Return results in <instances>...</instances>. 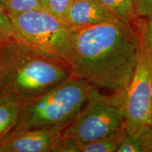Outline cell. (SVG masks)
Instances as JSON below:
<instances>
[{
    "label": "cell",
    "mask_w": 152,
    "mask_h": 152,
    "mask_svg": "<svg viewBox=\"0 0 152 152\" xmlns=\"http://www.w3.org/2000/svg\"><path fill=\"white\" fill-rule=\"evenodd\" d=\"M65 128H33L11 132L0 140V152H56Z\"/></svg>",
    "instance_id": "7"
},
{
    "label": "cell",
    "mask_w": 152,
    "mask_h": 152,
    "mask_svg": "<svg viewBox=\"0 0 152 152\" xmlns=\"http://www.w3.org/2000/svg\"><path fill=\"white\" fill-rule=\"evenodd\" d=\"M0 8L9 16L44 9L42 0H0Z\"/></svg>",
    "instance_id": "13"
},
{
    "label": "cell",
    "mask_w": 152,
    "mask_h": 152,
    "mask_svg": "<svg viewBox=\"0 0 152 152\" xmlns=\"http://www.w3.org/2000/svg\"><path fill=\"white\" fill-rule=\"evenodd\" d=\"M137 59L127 90L124 127L128 134L142 127L152 126V57L147 40L140 28Z\"/></svg>",
    "instance_id": "6"
},
{
    "label": "cell",
    "mask_w": 152,
    "mask_h": 152,
    "mask_svg": "<svg viewBox=\"0 0 152 152\" xmlns=\"http://www.w3.org/2000/svg\"><path fill=\"white\" fill-rule=\"evenodd\" d=\"M136 24L145 37L152 57V13L147 17H139Z\"/></svg>",
    "instance_id": "16"
},
{
    "label": "cell",
    "mask_w": 152,
    "mask_h": 152,
    "mask_svg": "<svg viewBox=\"0 0 152 152\" xmlns=\"http://www.w3.org/2000/svg\"><path fill=\"white\" fill-rule=\"evenodd\" d=\"M127 90L100 94L96 89L63 131V137L87 143L109 135L124 126Z\"/></svg>",
    "instance_id": "5"
},
{
    "label": "cell",
    "mask_w": 152,
    "mask_h": 152,
    "mask_svg": "<svg viewBox=\"0 0 152 152\" xmlns=\"http://www.w3.org/2000/svg\"><path fill=\"white\" fill-rule=\"evenodd\" d=\"M64 21L71 28L86 27L104 23L125 22L106 9L97 0H73Z\"/></svg>",
    "instance_id": "8"
},
{
    "label": "cell",
    "mask_w": 152,
    "mask_h": 152,
    "mask_svg": "<svg viewBox=\"0 0 152 152\" xmlns=\"http://www.w3.org/2000/svg\"><path fill=\"white\" fill-rule=\"evenodd\" d=\"M102 6L118 18L134 25L138 19L134 0H97Z\"/></svg>",
    "instance_id": "12"
},
{
    "label": "cell",
    "mask_w": 152,
    "mask_h": 152,
    "mask_svg": "<svg viewBox=\"0 0 152 152\" xmlns=\"http://www.w3.org/2000/svg\"><path fill=\"white\" fill-rule=\"evenodd\" d=\"M138 17H147L152 13V0H134Z\"/></svg>",
    "instance_id": "17"
},
{
    "label": "cell",
    "mask_w": 152,
    "mask_h": 152,
    "mask_svg": "<svg viewBox=\"0 0 152 152\" xmlns=\"http://www.w3.org/2000/svg\"><path fill=\"white\" fill-rule=\"evenodd\" d=\"M127 134L125 127L123 126L105 137L87 143L63 137L56 152H116Z\"/></svg>",
    "instance_id": "9"
},
{
    "label": "cell",
    "mask_w": 152,
    "mask_h": 152,
    "mask_svg": "<svg viewBox=\"0 0 152 152\" xmlns=\"http://www.w3.org/2000/svg\"><path fill=\"white\" fill-rule=\"evenodd\" d=\"M2 43L3 42H0V90H1V82H2V78H3V71H4L3 58H2Z\"/></svg>",
    "instance_id": "18"
},
{
    "label": "cell",
    "mask_w": 152,
    "mask_h": 152,
    "mask_svg": "<svg viewBox=\"0 0 152 152\" xmlns=\"http://www.w3.org/2000/svg\"><path fill=\"white\" fill-rule=\"evenodd\" d=\"M77 1H91V0H77Z\"/></svg>",
    "instance_id": "19"
},
{
    "label": "cell",
    "mask_w": 152,
    "mask_h": 152,
    "mask_svg": "<svg viewBox=\"0 0 152 152\" xmlns=\"http://www.w3.org/2000/svg\"><path fill=\"white\" fill-rule=\"evenodd\" d=\"M135 24L104 23L72 28L71 71L96 89L128 90L138 52Z\"/></svg>",
    "instance_id": "1"
},
{
    "label": "cell",
    "mask_w": 152,
    "mask_h": 152,
    "mask_svg": "<svg viewBox=\"0 0 152 152\" xmlns=\"http://www.w3.org/2000/svg\"><path fill=\"white\" fill-rule=\"evenodd\" d=\"M9 17L16 39L71 70L72 28L64 20L45 9Z\"/></svg>",
    "instance_id": "4"
},
{
    "label": "cell",
    "mask_w": 152,
    "mask_h": 152,
    "mask_svg": "<svg viewBox=\"0 0 152 152\" xmlns=\"http://www.w3.org/2000/svg\"><path fill=\"white\" fill-rule=\"evenodd\" d=\"M3 78L0 96L20 105L73 75L71 70L14 37L2 43Z\"/></svg>",
    "instance_id": "2"
},
{
    "label": "cell",
    "mask_w": 152,
    "mask_h": 152,
    "mask_svg": "<svg viewBox=\"0 0 152 152\" xmlns=\"http://www.w3.org/2000/svg\"><path fill=\"white\" fill-rule=\"evenodd\" d=\"M116 152H152V126L142 127L127 134Z\"/></svg>",
    "instance_id": "11"
},
{
    "label": "cell",
    "mask_w": 152,
    "mask_h": 152,
    "mask_svg": "<svg viewBox=\"0 0 152 152\" xmlns=\"http://www.w3.org/2000/svg\"><path fill=\"white\" fill-rule=\"evenodd\" d=\"M14 37V28L11 19L0 8V42L7 41Z\"/></svg>",
    "instance_id": "15"
},
{
    "label": "cell",
    "mask_w": 152,
    "mask_h": 152,
    "mask_svg": "<svg viewBox=\"0 0 152 152\" xmlns=\"http://www.w3.org/2000/svg\"><path fill=\"white\" fill-rule=\"evenodd\" d=\"M73 0H42L43 9L64 20Z\"/></svg>",
    "instance_id": "14"
},
{
    "label": "cell",
    "mask_w": 152,
    "mask_h": 152,
    "mask_svg": "<svg viewBox=\"0 0 152 152\" xmlns=\"http://www.w3.org/2000/svg\"><path fill=\"white\" fill-rule=\"evenodd\" d=\"M96 89L87 81L72 75L23 104L18 123L11 132L33 128H66Z\"/></svg>",
    "instance_id": "3"
},
{
    "label": "cell",
    "mask_w": 152,
    "mask_h": 152,
    "mask_svg": "<svg viewBox=\"0 0 152 152\" xmlns=\"http://www.w3.org/2000/svg\"><path fill=\"white\" fill-rule=\"evenodd\" d=\"M20 107L16 101L0 96V140L8 136L16 126Z\"/></svg>",
    "instance_id": "10"
}]
</instances>
